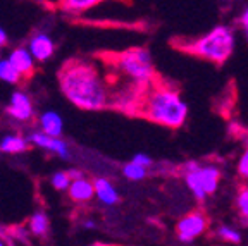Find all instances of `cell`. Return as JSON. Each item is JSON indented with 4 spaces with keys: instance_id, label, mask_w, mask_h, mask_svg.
Wrapping results in <instances>:
<instances>
[{
    "instance_id": "obj_33",
    "label": "cell",
    "mask_w": 248,
    "mask_h": 246,
    "mask_svg": "<svg viewBox=\"0 0 248 246\" xmlns=\"http://www.w3.org/2000/svg\"><path fill=\"white\" fill-rule=\"evenodd\" d=\"M0 48H2V46H0Z\"/></svg>"
},
{
    "instance_id": "obj_27",
    "label": "cell",
    "mask_w": 248,
    "mask_h": 246,
    "mask_svg": "<svg viewBox=\"0 0 248 246\" xmlns=\"http://www.w3.org/2000/svg\"><path fill=\"white\" fill-rule=\"evenodd\" d=\"M7 42H9V38H7V33H5V31H4V28L0 26V46L7 45Z\"/></svg>"
},
{
    "instance_id": "obj_28",
    "label": "cell",
    "mask_w": 248,
    "mask_h": 246,
    "mask_svg": "<svg viewBox=\"0 0 248 246\" xmlns=\"http://www.w3.org/2000/svg\"><path fill=\"white\" fill-rule=\"evenodd\" d=\"M67 172H69L71 179H79V177H85V174H83L81 170H78V169H71V170H67Z\"/></svg>"
},
{
    "instance_id": "obj_3",
    "label": "cell",
    "mask_w": 248,
    "mask_h": 246,
    "mask_svg": "<svg viewBox=\"0 0 248 246\" xmlns=\"http://www.w3.org/2000/svg\"><path fill=\"white\" fill-rule=\"evenodd\" d=\"M172 46L176 50L186 55H193L202 61L212 62L216 65H222L234 52L236 36L229 26H216L207 35L198 38H176L172 40Z\"/></svg>"
},
{
    "instance_id": "obj_18",
    "label": "cell",
    "mask_w": 248,
    "mask_h": 246,
    "mask_svg": "<svg viewBox=\"0 0 248 246\" xmlns=\"http://www.w3.org/2000/svg\"><path fill=\"white\" fill-rule=\"evenodd\" d=\"M0 79L9 85H17L23 79V74L16 69L9 59H0Z\"/></svg>"
},
{
    "instance_id": "obj_30",
    "label": "cell",
    "mask_w": 248,
    "mask_h": 246,
    "mask_svg": "<svg viewBox=\"0 0 248 246\" xmlns=\"http://www.w3.org/2000/svg\"><path fill=\"white\" fill-rule=\"evenodd\" d=\"M2 238H7V236H0V246H2V245H9L7 239H2Z\"/></svg>"
},
{
    "instance_id": "obj_12",
    "label": "cell",
    "mask_w": 248,
    "mask_h": 246,
    "mask_svg": "<svg viewBox=\"0 0 248 246\" xmlns=\"http://www.w3.org/2000/svg\"><path fill=\"white\" fill-rule=\"evenodd\" d=\"M198 177H200V184L203 191L209 195H214L219 188V181H221V170L216 166H200L198 169Z\"/></svg>"
},
{
    "instance_id": "obj_8",
    "label": "cell",
    "mask_w": 248,
    "mask_h": 246,
    "mask_svg": "<svg viewBox=\"0 0 248 246\" xmlns=\"http://www.w3.org/2000/svg\"><path fill=\"white\" fill-rule=\"evenodd\" d=\"M28 48H30V52L33 54L35 61H38V62H46L55 52L54 40L46 35V33H40V31L30 38Z\"/></svg>"
},
{
    "instance_id": "obj_5",
    "label": "cell",
    "mask_w": 248,
    "mask_h": 246,
    "mask_svg": "<svg viewBox=\"0 0 248 246\" xmlns=\"http://www.w3.org/2000/svg\"><path fill=\"white\" fill-rule=\"evenodd\" d=\"M209 227V220L203 212H190L185 217L178 220L176 224V236L181 243H191L197 238H200Z\"/></svg>"
},
{
    "instance_id": "obj_11",
    "label": "cell",
    "mask_w": 248,
    "mask_h": 246,
    "mask_svg": "<svg viewBox=\"0 0 248 246\" xmlns=\"http://www.w3.org/2000/svg\"><path fill=\"white\" fill-rule=\"evenodd\" d=\"M93 184H95V196H97V200L102 205L112 207V205H116L119 201V193H117V189L114 188V184L110 181H107L104 177H98V179L93 181Z\"/></svg>"
},
{
    "instance_id": "obj_10",
    "label": "cell",
    "mask_w": 248,
    "mask_h": 246,
    "mask_svg": "<svg viewBox=\"0 0 248 246\" xmlns=\"http://www.w3.org/2000/svg\"><path fill=\"white\" fill-rule=\"evenodd\" d=\"M69 198L76 203H86L95 196V184L93 181L86 179V177H79V179H73L69 186Z\"/></svg>"
},
{
    "instance_id": "obj_17",
    "label": "cell",
    "mask_w": 248,
    "mask_h": 246,
    "mask_svg": "<svg viewBox=\"0 0 248 246\" xmlns=\"http://www.w3.org/2000/svg\"><path fill=\"white\" fill-rule=\"evenodd\" d=\"M198 169H200V167H198ZM198 169L186 170L185 172V183H186V186H188V189L191 191V195H193L198 201H203L207 198V193L203 191V188H202V184H200Z\"/></svg>"
},
{
    "instance_id": "obj_20",
    "label": "cell",
    "mask_w": 248,
    "mask_h": 246,
    "mask_svg": "<svg viewBox=\"0 0 248 246\" xmlns=\"http://www.w3.org/2000/svg\"><path fill=\"white\" fill-rule=\"evenodd\" d=\"M236 207L238 212H240V217L248 222V186H241L240 191H238Z\"/></svg>"
},
{
    "instance_id": "obj_29",
    "label": "cell",
    "mask_w": 248,
    "mask_h": 246,
    "mask_svg": "<svg viewBox=\"0 0 248 246\" xmlns=\"http://www.w3.org/2000/svg\"><path fill=\"white\" fill-rule=\"evenodd\" d=\"M83 227H85V229H93V227H95V224H93L92 220H86V222L83 224Z\"/></svg>"
},
{
    "instance_id": "obj_16",
    "label": "cell",
    "mask_w": 248,
    "mask_h": 246,
    "mask_svg": "<svg viewBox=\"0 0 248 246\" xmlns=\"http://www.w3.org/2000/svg\"><path fill=\"white\" fill-rule=\"evenodd\" d=\"M28 229H30L31 234L38 236V238H45L48 234V229H50V222H48V217L43 214V212H35L33 215L30 217V222H28Z\"/></svg>"
},
{
    "instance_id": "obj_2",
    "label": "cell",
    "mask_w": 248,
    "mask_h": 246,
    "mask_svg": "<svg viewBox=\"0 0 248 246\" xmlns=\"http://www.w3.org/2000/svg\"><path fill=\"white\" fill-rule=\"evenodd\" d=\"M131 116L143 117L169 129H179L188 117V105L174 86L155 74L140 93Z\"/></svg>"
},
{
    "instance_id": "obj_21",
    "label": "cell",
    "mask_w": 248,
    "mask_h": 246,
    "mask_svg": "<svg viewBox=\"0 0 248 246\" xmlns=\"http://www.w3.org/2000/svg\"><path fill=\"white\" fill-rule=\"evenodd\" d=\"M217 236L226 243H234V245L241 243V234L236 229H232V227H229V226L219 227V229H217Z\"/></svg>"
},
{
    "instance_id": "obj_9",
    "label": "cell",
    "mask_w": 248,
    "mask_h": 246,
    "mask_svg": "<svg viewBox=\"0 0 248 246\" xmlns=\"http://www.w3.org/2000/svg\"><path fill=\"white\" fill-rule=\"evenodd\" d=\"M9 61L12 62L16 69L23 74V77H30L31 74L35 73V57L30 52V48L26 46H17L9 54Z\"/></svg>"
},
{
    "instance_id": "obj_7",
    "label": "cell",
    "mask_w": 248,
    "mask_h": 246,
    "mask_svg": "<svg viewBox=\"0 0 248 246\" xmlns=\"http://www.w3.org/2000/svg\"><path fill=\"white\" fill-rule=\"evenodd\" d=\"M5 112L14 121L28 123V121H31L33 116H35V107H33V102H31L30 95H26L24 92H14L11 96V100H9Z\"/></svg>"
},
{
    "instance_id": "obj_13",
    "label": "cell",
    "mask_w": 248,
    "mask_h": 246,
    "mask_svg": "<svg viewBox=\"0 0 248 246\" xmlns=\"http://www.w3.org/2000/svg\"><path fill=\"white\" fill-rule=\"evenodd\" d=\"M40 126H42V131H45L46 135L61 136L64 123H62V117L59 116L57 112L46 110L40 116Z\"/></svg>"
},
{
    "instance_id": "obj_1",
    "label": "cell",
    "mask_w": 248,
    "mask_h": 246,
    "mask_svg": "<svg viewBox=\"0 0 248 246\" xmlns=\"http://www.w3.org/2000/svg\"><path fill=\"white\" fill-rule=\"evenodd\" d=\"M59 86L62 95L78 108L104 110L110 107V86L105 73L97 67L95 61L71 59L59 71Z\"/></svg>"
},
{
    "instance_id": "obj_14",
    "label": "cell",
    "mask_w": 248,
    "mask_h": 246,
    "mask_svg": "<svg viewBox=\"0 0 248 246\" xmlns=\"http://www.w3.org/2000/svg\"><path fill=\"white\" fill-rule=\"evenodd\" d=\"M102 2H105V0H57L55 4L67 14H81V12L88 11Z\"/></svg>"
},
{
    "instance_id": "obj_6",
    "label": "cell",
    "mask_w": 248,
    "mask_h": 246,
    "mask_svg": "<svg viewBox=\"0 0 248 246\" xmlns=\"http://www.w3.org/2000/svg\"><path fill=\"white\" fill-rule=\"evenodd\" d=\"M28 141L33 143L35 146H40L43 150L55 154L61 158H69V146L64 139H61V136H52L46 135L45 131H33L28 136Z\"/></svg>"
},
{
    "instance_id": "obj_23",
    "label": "cell",
    "mask_w": 248,
    "mask_h": 246,
    "mask_svg": "<svg viewBox=\"0 0 248 246\" xmlns=\"http://www.w3.org/2000/svg\"><path fill=\"white\" fill-rule=\"evenodd\" d=\"M236 170H238V176L247 181L248 179V146L245 148L243 155H241L240 160H238V169Z\"/></svg>"
},
{
    "instance_id": "obj_15",
    "label": "cell",
    "mask_w": 248,
    "mask_h": 246,
    "mask_svg": "<svg viewBox=\"0 0 248 246\" xmlns=\"http://www.w3.org/2000/svg\"><path fill=\"white\" fill-rule=\"evenodd\" d=\"M0 148H2L4 154H23V152H26L30 148V141H28V138H23L19 135H7L0 141Z\"/></svg>"
},
{
    "instance_id": "obj_24",
    "label": "cell",
    "mask_w": 248,
    "mask_h": 246,
    "mask_svg": "<svg viewBox=\"0 0 248 246\" xmlns=\"http://www.w3.org/2000/svg\"><path fill=\"white\" fill-rule=\"evenodd\" d=\"M9 236H11V238L19 239V241H23V243L28 241V231H26V227H24V226L12 227L11 231H9Z\"/></svg>"
},
{
    "instance_id": "obj_4",
    "label": "cell",
    "mask_w": 248,
    "mask_h": 246,
    "mask_svg": "<svg viewBox=\"0 0 248 246\" xmlns=\"http://www.w3.org/2000/svg\"><path fill=\"white\" fill-rule=\"evenodd\" d=\"M100 57L105 69L112 71L133 85L145 86L155 76L152 55L145 48H131V50L116 52V54L108 52V54H102Z\"/></svg>"
},
{
    "instance_id": "obj_19",
    "label": "cell",
    "mask_w": 248,
    "mask_h": 246,
    "mask_svg": "<svg viewBox=\"0 0 248 246\" xmlns=\"http://www.w3.org/2000/svg\"><path fill=\"white\" fill-rule=\"evenodd\" d=\"M123 174L126 179H129V181H141V179L147 177V167L140 166V164H136V162L131 160L123 167Z\"/></svg>"
},
{
    "instance_id": "obj_25",
    "label": "cell",
    "mask_w": 248,
    "mask_h": 246,
    "mask_svg": "<svg viewBox=\"0 0 248 246\" xmlns=\"http://www.w3.org/2000/svg\"><path fill=\"white\" fill-rule=\"evenodd\" d=\"M133 162H136V164H140V166H143V167H150L154 162H152V158L148 157L147 154H136L135 157H133Z\"/></svg>"
},
{
    "instance_id": "obj_32",
    "label": "cell",
    "mask_w": 248,
    "mask_h": 246,
    "mask_svg": "<svg viewBox=\"0 0 248 246\" xmlns=\"http://www.w3.org/2000/svg\"><path fill=\"white\" fill-rule=\"evenodd\" d=\"M0 154H2V148H0Z\"/></svg>"
},
{
    "instance_id": "obj_26",
    "label": "cell",
    "mask_w": 248,
    "mask_h": 246,
    "mask_svg": "<svg viewBox=\"0 0 248 246\" xmlns=\"http://www.w3.org/2000/svg\"><path fill=\"white\" fill-rule=\"evenodd\" d=\"M240 24H241V30H243L245 36H247V40H248V7L245 9L243 14H241V17H240Z\"/></svg>"
},
{
    "instance_id": "obj_22",
    "label": "cell",
    "mask_w": 248,
    "mask_h": 246,
    "mask_svg": "<svg viewBox=\"0 0 248 246\" xmlns=\"http://www.w3.org/2000/svg\"><path fill=\"white\" fill-rule=\"evenodd\" d=\"M71 183H73V179H71L69 172H64V170L55 172L54 176H52V186H54L55 189H59V191H66V189H69Z\"/></svg>"
},
{
    "instance_id": "obj_31",
    "label": "cell",
    "mask_w": 248,
    "mask_h": 246,
    "mask_svg": "<svg viewBox=\"0 0 248 246\" xmlns=\"http://www.w3.org/2000/svg\"><path fill=\"white\" fill-rule=\"evenodd\" d=\"M222 2H229V0H222Z\"/></svg>"
}]
</instances>
